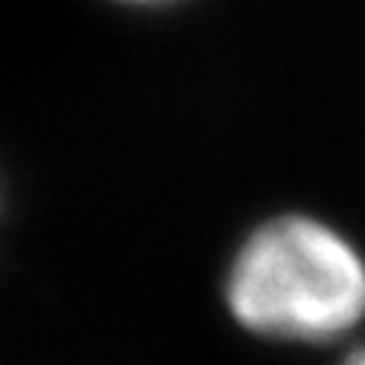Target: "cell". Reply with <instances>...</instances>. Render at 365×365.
<instances>
[{
  "instance_id": "6da1fadb",
  "label": "cell",
  "mask_w": 365,
  "mask_h": 365,
  "mask_svg": "<svg viewBox=\"0 0 365 365\" xmlns=\"http://www.w3.org/2000/svg\"><path fill=\"white\" fill-rule=\"evenodd\" d=\"M225 298L234 321L257 336L327 343L365 317V259L336 227L282 215L240 244Z\"/></svg>"
},
{
  "instance_id": "7a4b0ae2",
  "label": "cell",
  "mask_w": 365,
  "mask_h": 365,
  "mask_svg": "<svg viewBox=\"0 0 365 365\" xmlns=\"http://www.w3.org/2000/svg\"><path fill=\"white\" fill-rule=\"evenodd\" d=\"M343 365H365V349H359V353H353V356H349V359L343 362Z\"/></svg>"
},
{
  "instance_id": "3957f363",
  "label": "cell",
  "mask_w": 365,
  "mask_h": 365,
  "mask_svg": "<svg viewBox=\"0 0 365 365\" xmlns=\"http://www.w3.org/2000/svg\"><path fill=\"white\" fill-rule=\"evenodd\" d=\"M122 4H167V0H122Z\"/></svg>"
}]
</instances>
